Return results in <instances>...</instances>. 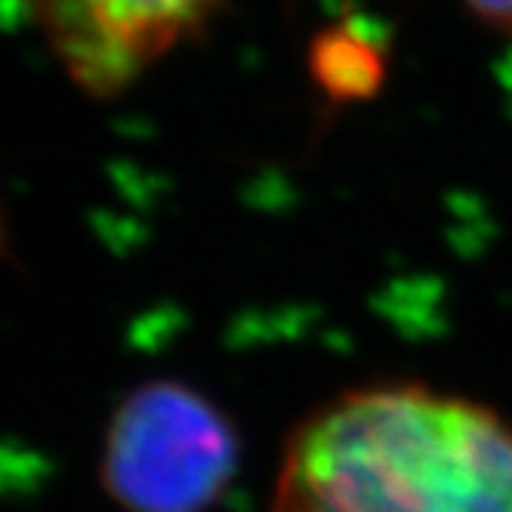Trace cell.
Returning a JSON list of instances; mask_svg holds the SVG:
<instances>
[{
    "label": "cell",
    "mask_w": 512,
    "mask_h": 512,
    "mask_svg": "<svg viewBox=\"0 0 512 512\" xmlns=\"http://www.w3.org/2000/svg\"><path fill=\"white\" fill-rule=\"evenodd\" d=\"M272 512H512V423L420 383L349 389L287 438Z\"/></svg>",
    "instance_id": "6da1fadb"
},
{
    "label": "cell",
    "mask_w": 512,
    "mask_h": 512,
    "mask_svg": "<svg viewBox=\"0 0 512 512\" xmlns=\"http://www.w3.org/2000/svg\"><path fill=\"white\" fill-rule=\"evenodd\" d=\"M235 469L232 423L182 383L133 389L105 435L102 482L130 512H204L232 485Z\"/></svg>",
    "instance_id": "7a4b0ae2"
},
{
    "label": "cell",
    "mask_w": 512,
    "mask_h": 512,
    "mask_svg": "<svg viewBox=\"0 0 512 512\" xmlns=\"http://www.w3.org/2000/svg\"><path fill=\"white\" fill-rule=\"evenodd\" d=\"M68 78L93 96H115L173 53L226 0H28Z\"/></svg>",
    "instance_id": "3957f363"
},
{
    "label": "cell",
    "mask_w": 512,
    "mask_h": 512,
    "mask_svg": "<svg viewBox=\"0 0 512 512\" xmlns=\"http://www.w3.org/2000/svg\"><path fill=\"white\" fill-rule=\"evenodd\" d=\"M460 4L482 25L512 41V0H460Z\"/></svg>",
    "instance_id": "277c9868"
}]
</instances>
